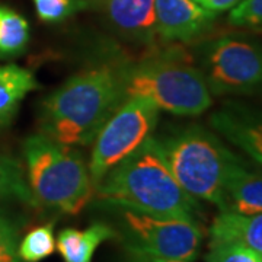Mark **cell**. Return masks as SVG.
<instances>
[{"mask_svg": "<svg viewBox=\"0 0 262 262\" xmlns=\"http://www.w3.org/2000/svg\"><path fill=\"white\" fill-rule=\"evenodd\" d=\"M196 67L211 95L251 94L262 89V46L236 35L208 41L196 50Z\"/></svg>", "mask_w": 262, "mask_h": 262, "instance_id": "obj_7", "label": "cell"}, {"mask_svg": "<svg viewBox=\"0 0 262 262\" xmlns=\"http://www.w3.org/2000/svg\"><path fill=\"white\" fill-rule=\"evenodd\" d=\"M229 22L234 27L262 29V0H241L229 13Z\"/></svg>", "mask_w": 262, "mask_h": 262, "instance_id": "obj_22", "label": "cell"}, {"mask_svg": "<svg viewBox=\"0 0 262 262\" xmlns=\"http://www.w3.org/2000/svg\"><path fill=\"white\" fill-rule=\"evenodd\" d=\"M19 223L0 210V262H22L18 255Z\"/></svg>", "mask_w": 262, "mask_h": 262, "instance_id": "obj_19", "label": "cell"}, {"mask_svg": "<svg viewBox=\"0 0 262 262\" xmlns=\"http://www.w3.org/2000/svg\"><path fill=\"white\" fill-rule=\"evenodd\" d=\"M159 117V108L146 98H128L118 106L94 140L88 163L94 187L155 134Z\"/></svg>", "mask_w": 262, "mask_h": 262, "instance_id": "obj_8", "label": "cell"}, {"mask_svg": "<svg viewBox=\"0 0 262 262\" xmlns=\"http://www.w3.org/2000/svg\"><path fill=\"white\" fill-rule=\"evenodd\" d=\"M121 103L118 67L95 66L72 76L42 101L39 133L66 146H88Z\"/></svg>", "mask_w": 262, "mask_h": 262, "instance_id": "obj_2", "label": "cell"}, {"mask_svg": "<svg viewBox=\"0 0 262 262\" xmlns=\"http://www.w3.org/2000/svg\"><path fill=\"white\" fill-rule=\"evenodd\" d=\"M214 12L192 0H155L158 38L165 42H189L211 27Z\"/></svg>", "mask_w": 262, "mask_h": 262, "instance_id": "obj_9", "label": "cell"}, {"mask_svg": "<svg viewBox=\"0 0 262 262\" xmlns=\"http://www.w3.org/2000/svg\"><path fill=\"white\" fill-rule=\"evenodd\" d=\"M38 16L46 22H60L83 8L82 0H32Z\"/></svg>", "mask_w": 262, "mask_h": 262, "instance_id": "obj_21", "label": "cell"}, {"mask_svg": "<svg viewBox=\"0 0 262 262\" xmlns=\"http://www.w3.org/2000/svg\"><path fill=\"white\" fill-rule=\"evenodd\" d=\"M210 124L229 143L239 147L262 166V113L229 103L215 111Z\"/></svg>", "mask_w": 262, "mask_h": 262, "instance_id": "obj_10", "label": "cell"}, {"mask_svg": "<svg viewBox=\"0 0 262 262\" xmlns=\"http://www.w3.org/2000/svg\"><path fill=\"white\" fill-rule=\"evenodd\" d=\"M122 102L128 98H146L160 111L196 117L213 103V95L192 61L182 51H169L118 66Z\"/></svg>", "mask_w": 262, "mask_h": 262, "instance_id": "obj_3", "label": "cell"}, {"mask_svg": "<svg viewBox=\"0 0 262 262\" xmlns=\"http://www.w3.org/2000/svg\"><path fill=\"white\" fill-rule=\"evenodd\" d=\"M28 42V20L13 9L0 6V57L18 56Z\"/></svg>", "mask_w": 262, "mask_h": 262, "instance_id": "obj_17", "label": "cell"}, {"mask_svg": "<svg viewBox=\"0 0 262 262\" xmlns=\"http://www.w3.org/2000/svg\"><path fill=\"white\" fill-rule=\"evenodd\" d=\"M225 242L244 245L262 256V213L245 215L220 211L210 227V245Z\"/></svg>", "mask_w": 262, "mask_h": 262, "instance_id": "obj_13", "label": "cell"}, {"mask_svg": "<svg viewBox=\"0 0 262 262\" xmlns=\"http://www.w3.org/2000/svg\"><path fill=\"white\" fill-rule=\"evenodd\" d=\"M103 12L121 37L141 46L155 44V0H101Z\"/></svg>", "mask_w": 262, "mask_h": 262, "instance_id": "obj_11", "label": "cell"}, {"mask_svg": "<svg viewBox=\"0 0 262 262\" xmlns=\"http://www.w3.org/2000/svg\"><path fill=\"white\" fill-rule=\"evenodd\" d=\"M56 249L54 226L44 225L32 229L19 241L18 255L22 262H41Z\"/></svg>", "mask_w": 262, "mask_h": 262, "instance_id": "obj_18", "label": "cell"}, {"mask_svg": "<svg viewBox=\"0 0 262 262\" xmlns=\"http://www.w3.org/2000/svg\"><path fill=\"white\" fill-rule=\"evenodd\" d=\"M96 204L133 208L159 217L196 222L200 204L173 178L156 136L103 175L95 185Z\"/></svg>", "mask_w": 262, "mask_h": 262, "instance_id": "obj_1", "label": "cell"}, {"mask_svg": "<svg viewBox=\"0 0 262 262\" xmlns=\"http://www.w3.org/2000/svg\"><path fill=\"white\" fill-rule=\"evenodd\" d=\"M158 139L173 178L189 195L223 208V187L234 153L200 125L170 130Z\"/></svg>", "mask_w": 262, "mask_h": 262, "instance_id": "obj_5", "label": "cell"}, {"mask_svg": "<svg viewBox=\"0 0 262 262\" xmlns=\"http://www.w3.org/2000/svg\"><path fill=\"white\" fill-rule=\"evenodd\" d=\"M237 214L262 213V175L249 169L237 156L232 160L223 187V208Z\"/></svg>", "mask_w": 262, "mask_h": 262, "instance_id": "obj_12", "label": "cell"}, {"mask_svg": "<svg viewBox=\"0 0 262 262\" xmlns=\"http://www.w3.org/2000/svg\"><path fill=\"white\" fill-rule=\"evenodd\" d=\"M27 181L37 206L79 214L94 198L89 165L72 146L38 133L22 144Z\"/></svg>", "mask_w": 262, "mask_h": 262, "instance_id": "obj_4", "label": "cell"}, {"mask_svg": "<svg viewBox=\"0 0 262 262\" xmlns=\"http://www.w3.org/2000/svg\"><path fill=\"white\" fill-rule=\"evenodd\" d=\"M206 262H262V256L244 245L225 242L210 245Z\"/></svg>", "mask_w": 262, "mask_h": 262, "instance_id": "obj_20", "label": "cell"}, {"mask_svg": "<svg viewBox=\"0 0 262 262\" xmlns=\"http://www.w3.org/2000/svg\"><path fill=\"white\" fill-rule=\"evenodd\" d=\"M196 5H200L201 8L214 12V13H220L225 10L233 9L234 6L241 2V0H192Z\"/></svg>", "mask_w": 262, "mask_h": 262, "instance_id": "obj_24", "label": "cell"}, {"mask_svg": "<svg viewBox=\"0 0 262 262\" xmlns=\"http://www.w3.org/2000/svg\"><path fill=\"white\" fill-rule=\"evenodd\" d=\"M39 88L34 73L18 64L0 66V130L16 117L27 95Z\"/></svg>", "mask_w": 262, "mask_h": 262, "instance_id": "obj_15", "label": "cell"}, {"mask_svg": "<svg viewBox=\"0 0 262 262\" xmlns=\"http://www.w3.org/2000/svg\"><path fill=\"white\" fill-rule=\"evenodd\" d=\"M111 239H115V230L110 223L96 222L84 230L73 227L61 230L57 236L56 248L64 262H92L99 245Z\"/></svg>", "mask_w": 262, "mask_h": 262, "instance_id": "obj_14", "label": "cell"}, {"mask_svg": "<svg viewBox=\"0 0 262 262\" xmlns=\"http://www.w3.org/2000/svg\"><path fill=\"white\" fill-rule=\"evenodd\" d=\"M111 215L115 239L124 248L137 249L162 258L194 262L203 242L198 222L159 217L133 208L98 204Z\"/></svg>", "mask_w": 262, "mask_h": 262, "instance_id": "obj_6", "label": "cell"}, {"mask_svg": "<svg viewBox=\"0 0 262 262\" xmlns=\"http://www.w3.org/2000/svg\"><path fill=\"white\" fill-rule=\"evenodd\" d=\"M10 201L37 206L20 162L0 151V204Z\"/></svg>", "mask_w": 262, "mask_h": 262, "instance_id": "obj_16", "label": "cell"}, {"mask_svg": "<svg viewBox=\"0 0 262 262\" xmlns=\"http://www.w3.org/2000/svg\"><path fill=\"white\" fill-rule=\"evenodd\" d=\"M117 262H189L182 261V259H172V258H162L151 253L141 252L137 249L131 248H124L122 246V253L120 255V259Z\"/></svg>", "mask_w": 262, "mask_h": 262, "instance_id": "obj_23", "label": "cell"}]
</instances>
